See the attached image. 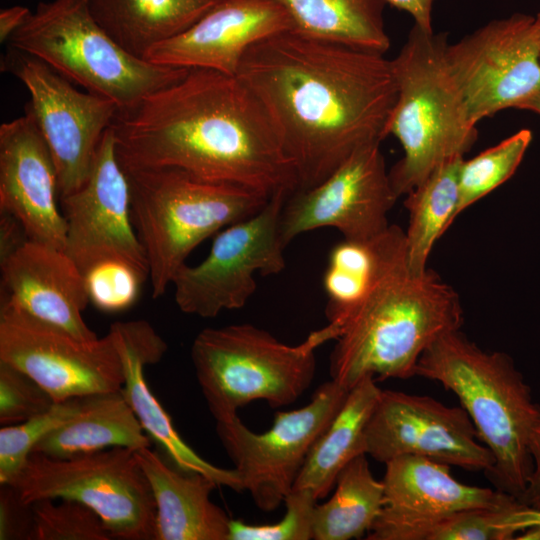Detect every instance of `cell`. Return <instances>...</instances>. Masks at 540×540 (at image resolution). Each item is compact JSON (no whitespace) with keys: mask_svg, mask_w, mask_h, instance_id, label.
I'll list each match as a JSON object with an SVG mask.
<instances>
[{"mask_svg":"<svg viewBox=\"0 0 540 540\" xmlns=\"http://www.w3.org/2000/svg\"><path fill=\"white\" fill-rule=\"evenodd\" d=\"M89 301L104 312L123 311L137 300L147 277L122 260H105L85 274Z\"/></svg>","mask_w":540,"mask_h":540,"instance_id":"35","label":"cell"},{"mask_svg":"<svg viewBox=\"0 0 540 540\" xmlns=\"http://www.w3.org/2000/svg\"><path fill=\"white\" fill-rule=\"evenodd\" d=\"M0 361L29 375L55 402L121 391L124 384L109 333L84 341L7 305L0 308Z\"/></svg>","mask_w":540,"mask_h":540,"instance_id":"13","label":"cell"},{"mask_svg":"<svg viewBox=\"0 0 540 540\" xmlns=\"http://www.w3.org/2000/svg\"><path fill=\"white\" fill-rule=\"evenodd\" d=\"M58 176L32 116L0 126V209L13 216L28 239L64 250L66 222L57 205Z\"/></svg>","mask_w":540,"mask_h":540,"instance_id":"20","label":"cell"},{"mask_svg":"<svg viewBox=\"0 0 540 540\" xmlns=\"http://www.w3.org/2000/svg\"><path fill=\"white\" fill-rule=\"evenodd\" d=\"M529 449L533 468L526 489L520 496L519 501L529 508L540 512V417L531 432Z\"/></svg>","mask_w":540,"mask_h":540,"instance_id":"39","label":"cell"},{"mask_svg":"<svg viewBox=\"0 0 540 540\" xmlns=\"http://www.w3.org/2000/svg\"><path fill=\"white\" fill-rule=\"evenodd\" d=\"M21 499H68L95 511L112 538L155 540L156 506L136 450L112 447L56 459L32 452L13 484Z\"/></svg>","mask_w":540,"mask_h":540,"instance_id":"9","label":"cell"},{"mask_svg":"<svg viewBox=\"0 0 540 540\" xmlns=\"http://www.w3.org/2000/svg\"><path fill=\"white\" fill-rule=\"evenodd\" d=\"M364 449L384 464L403 455L471 471L489 472L494 464L462 406L394 390H381L365 427Z\"/></svg>","mask_w":540,"mask_h":540,"instance_id":"16","label":"cell"},{"mask_svg":"<svg viewBox=\"0 0 540 540\" xmlns=\"http://www.w3.org/2000/svg\"><path fill=\"white\" fill-rule=\"evenodd\" d=\"M463 159L444 163L406 194L409 222L404 231L405 246L408 265L415 273L427 269L436 241L457 217L458 175Z\"/></svg>","mask_w":540,"mask_h":540,"instance_id":"29","label":"cell"},{"mask_svg":"<svg viewBox=\"0 0 540 540\" xmlns=\"http://www.w3.org/2000/svg\"><path fill=\"white\" fill-rule=\"evenodd\" d=\"M288 196L285 192L271 196L259 212L220 231L202 262L184 264L177 271L172 284L182 312L214 318L224 310L242 308L257 288L256 273L283 271L279 219Z\"/></svg>","mask_w":540,"mask_h":540,"instance_id":"11","label":"cell"},{"mask_svg":"<svg viewBox=\"0 0 540 540\" xmlns=\"http://www.w3.org/2000/svg\"><path fill=\"white\" fill-rule=\"evenodd\" d=\"M124 171L154 299L165 294L202 241L256 214L270 199L244 186L202 180L175 168Z\"/></svg>","mask_w":540,"mask_h":540,"instance_id":"6","label":"cell"},{"mask_svg":"<svg viewBox=\"0 0 540 540\" xmlns=\"http://www.w3.org/2000/svg\"><path fill=\"white\" fill-rule=\"evenodd\" d=\"M415 375L437 381L457 396L493 455L487 473L496 489L519 500L533 468L529 440L540 406L512 358L485 351L453 330L423 352Z\"/></svg>","mask_w":540,"mask_h":540,"instance_id":"4","label":"cell"},{"mask_svg":"<svg viewBox=\"0 0 540 540\" xmlns=\"http://www.w3.org/2000/svg\"><path fill=\"white\" fill-rule=\"evenodd\" d=\"M111 129L125 170L175 168L269 197L298 190L295 168L266 111L236 75L189 69L118 110Z\"/></svg>","mask_w":540,"mask_h":540,"instance_id":"2","label":"cell"},{"mask_svg":"<svg viewBox=\"0 0 540 540\" xmlns=\"http://www.w3.org/2000/svg\"><path fill=\"white\" fill-rule=\"evenodd\" d=\"M292 18L293 30L310 38L385 54L390 39L385 0H277Z\"/></svg>","mask_w":540,"mask_h":540,"instance_id":"27","label":"cell"},{"mask_svg":"<svg viewBox=\"0 0 540 540\" xmlns=\"http://www.w3.org/2000/svg\"><path fill=\"white\" fill-rule=\"evenodd\" d=\"M385 465L384 507L368 540H426L437 523L454 513L520 502L498 489L461 483L449 465L425 457L403 455Z\"/></svg>","mask_w":540,"mask_h":540,"instance_id":"18","label":"cell"},{"mask_svg":"<svg viewBox=\"0 0 540 540\" xmlns=\"http://www.w3.org/2000/svg\"><path fill=\"white\" fill-rule=\"evenodd\" d=\"M56 402L33 378L0 361V424L13 425L47 412Z\"/></svg>","mask_w":540,"mask_h":540,"instance_id":"37","label":"cell"},{"mask_svg":"<svg viewBox=\"0 0 540 540\" xmlns=\"http://www.w3.org/2000/svg\"><path fill=\"white\" fill-rule=\"evenodd\" d=\"M1 305L66 330L97 339L82 311L90 302L85 278L64 250L30 239L0 258Z\"/></svg>","mask_w":540,"mask_h":540,"instance_id":"21","label":"cell"},{"mask_svg":"<svg viewBox=\"0 0 540 540\" xmlns=\"http://www.w3.org/2000/svg\"><path fill=\"white\" fill-rule=\"evenodd\" d=\"M283 502L286 512L273 524L252 525L231 519L228 540L313 539V511L317 499L307 490H292Z\"/></svg>","mask_w":540,"mask_h":540,"instance_id":"36","label":"cell"},{"mask_svg":"<svg viewBox=\"0 0 540 540\" xmlns=\"http://www.w3.org/2000/svg\"><path fill=\"white\" fill-rule=\"evenodd\" d=\"M380 393L371 376L349 389L342 407L311 447L292 490H307L317 500L330 493L341 470L365 453L364 431Z\"/></svg>","mask_w":540,"mask_h":540,"instance_id":"25","label":"cell"},{"mask_svg":"<svg viewBox=\"0 0 540 540\" xmlns=\"http://www.w3.org/2000/svg\"><path fill=\"white\" fill-rule=\"evenodd\" d=\"M398 199L380 143L365 145L316 186L296 190L281 209L279 233L287 245L298 235L333 227L345 240L367 243L388 227Z\"/></svg>","mask_w":540,"mask_h":540,"instance_id":"15","label":"cell"},{"mask_svg":"<svg viewBox=\"0 0 540 540\" xmlns=\"http://www.w3.org/2000/svg\"><path fill=\"white\" fill-rule=\"evenodd\" d=\"M535 524H540V512L529 508L526 515V527L528 528Z\"/></svg>","mask_w":540,"mask_h":540,"instance_id":"44","label":"cell"},{"mask_svg":"<svg viewBox=\"0 0 540 540\" xmlns=\"http://www.w3.org/2000/svg\"><path fill=\"white\" fill-rule=\"evenodd\" d=\"M517 109L531 111L540 115V90L521 103Z\"/></svg>","mask_w":540,"mask_h":540,"instance_id":"42","label":"cell"},{"mask_svg":"<svg viewBox=\"0 0 540 540\" xmlns=\"http://www.w3.org/2000/svg\"><path fill=\"white\" fill-rule=\"evenodd\" d=\"M449 68L475 123L517 109L540 90V47L534 17L495 19L446 46Z\"/></svg>","mask_w":540,"mask_h":540,"instance_id":"14","label":"cell"},{"mask_svg":"<svg viewBox=\"0 0 540 540\" xmlns=\"http://www.w3.org/2000/svg\"><path fill=\"white\" fill-rule=\"evenodd\" d=\"M349 390L334 380L323 383L309 404L278 411L272 427L251 431L238 415L216 421V433L243 490L265 512L275 510L292 491L305 459L318 437L342 407Z\"/></svg>","mask_w":540,"mask_h":540,"instance_id":"10","label":"cell"},{"mask_svg":"<svg viewBox=\"0 0 540 540\" xmlns=\"http://www.w3.org/2000/svg\"><path fill=\"white\" fill-rule=\"evenodd\" d=\"M384 507V486L374 478L365 453L339 473L334 494L313 511V539L350 540L369 532Z\"/></svg>","mask_w":540,"mask_h":540,"instance_id":"28","label":"cell"},{"mask_svg":"<svg viewBox=\"0 0 540 540\" xmlns=\"http://www.w3.org/2000/svg\"><path fill=\"white\" fill-rule=\"evenodd\" d=\"M534 26H535L537 40L540 47V11L536 14V16H534Z\"/></svg>","mask_w":540,"mask_h":540,"instance_id":"45","label":"cell"},{"mask_svg":"<svg viewBox=\"0 0 540 540\" xmlns=\"http://www.w3.org/2000/svg\"><path fill=\"white\" fill-rule=\"evenodd\" d=\"M515 539H540V524L532 525L520 532Z\"/></svg>","mask_w":540,"mask_h":540,"instance_id":"43","label":"cell"},{"mask_svg":"<svg viewBox=\"0 0 540 540\" xmlns=\"http://www.w3.org/2000/svg\"><path fill=\"white\" fill-rule=\"evenodd\" d=\"M531 141V130L520 129L475 157L463 159L458 175L456 216L512 177Z\"/></svg>","mask_w":540,"mask_h":540,"instance_id":"30","label":"cell"},{"mask_svg":"<svg viewBox=\"0 0 540 540\" xmlns=\"http://www.w3.org/2000/svg\"><path fill=\"white\" fill-rule=\"evenodd\" d=\"M521 502L506 508H478L454 513L437 523L426 540H510L524 530Z\"/></svg>","mask_w":540,"mask_h":540,"instance_id":"33","label":"cell"},{"mask_svg":"<svg viewBox=\"0 0 540 540\" xmlns=\"http://www.w3.org/2000/svg\"><path fill=\"white\" fill-rule=\"evenodd\" d=\"M293 28L291 16L277 0H221L188 29L152 47L144 59L236 75L251 46Z\"/></svg>","mask_w":540,"mask_h":540,"instance_id":"19","label":"cell"},{"mask_svg":"<svg viewBox=\"0 0 540 540\" xmlns=\"http://www.w3.org/2000/svg\"><path fill=\"white\" fill-rule=\"evenodd\" d=\"M341 332L339 323L329 322L288 345L247 323L203 329L193 341L191 359L209 411L218 421L256 400L272 408L294 403L313 381L315 350Z\"/></svg>","mask_w":540,"mask_h":540,"instance_id":"7","label":"cell"},{"mask_svg":"<svg viewBox=\"0 0 540 540\" xmlns=\"http://www.w3.org/2000/svg\"><path fill=\"white\" fill-rule=\"evenodd\" d=\"M132 408L121 391L80 397L77 412L46 435L32 452L66 459L112 447H150Z\"/></svg>","mask_w":540,"mask_h":540,"instance_id":"24","label":"cell"},{"mask_svg":"<svg viewBox=\"0 0 540 540\" xmlns=\"http://www.w3.org/2000/svg\"><path fill=\"white\" fill-rule=\"evenodd\" d=\"M447 36L417 25L392 59L397 97L387 125L403 149L389 170L392 188L406 195L444 163L474 145L477 123L446 59Z\"/></svg>","mask_w":540,"mask_h":540,"instance_id":"5","label":"cell"},{"mask_svg":"<svg viewBox=\"0 0 540 540\" xmlns=\"http://www.w3.org/2000/svg\"><path fill=\"white\" fill-rule=\"evenodd\" d=\"M60 201L66 222L64 251L83 275L97 263L116 259L149 279L146 254L131 218L129 182L111 127L102 137L84 184Z\"/></svg>","mask_w":540,"mask_h":540,"instance_id":"17","label":"cell"},{"mask_svg":"<svg viewBox=\"0 0 540 540\" xmlns=\"http://www.w3.org/2000/svg\"><path fill=\"white\" fill-rule=\"evenodd\" d=\"M370 242L360 243L344 239L332 248L323 278L329 299L326 308L329 322L341 325L363 297L373 266Z\"/></svg>","mask_w":540,"mask_h":540,"instance_id":"31","label":"cell"},{"mask_svg":"<svg viewBox=\"0 0 540 540\" xmlns=\"http://www.w3.org/2000/svg\"><path fill=\"white\" fill-rule=\"evenodd\" d=\"M236 76L266 111L298 178H327L359 148L381 143L396 97L385 54L288 30L251 46Z\"/></svg>","mask_w":540,"mask_h":540,"instance_id":"1","label":"cell"},{"mask_svg":"<svg viewBox=\"0 0 540 540\" xmlns=\"http://www.w3.org/2000/svg\"><path fill=\"white\" fill-rule=\"evenodd\" d=\"M32 506V540L112 539L100 516L80 502L61 499L59 504H55L52 499H42Z\"/></svg>","mask_w":540,"mask_h":540,"instance_id":"34","label":"cell"},{"mask_svg":"<svg viewBox=\"0 0 540 540\" xmlns=\"http://www.w3.org/2000/svg\"><path fill=\"white\" fill-rule=\"evenodd\" d=\"M86 91L133 107L189 69L154 64L121 47L94 19L88 0L40 2L8 40Z\"/></svg>","mask_w":540,"mask_h":540,"instance_id":"8","label":"cell"},{"mask_svg":"<svg viewBox=\"0 0 540 540\" xmlns=\"http://www.w3.org/2000/svg\"><path fill=\"white\" fill-rule=\"evenodd\" d=\"M27 88L32 116L54 160L59 198L80 188L90 174L97 148L118 112L99 95L77 90L43 61L9 47L1 61Z\"/></svg>","mask_w":540,"mask_h":540,"instance_id":"12","label":"cell"},{"mask_svg":"<svg viewBox=\"0 0 540 540\" xmlns=\"http://www.w3.org/2000/svg\"><path fill=\"white\" fill-rule=\"evenodd\" d=\"M111 335L119 353L124 384L121 393L132 408L144 432L165 452L179 470L199 473L219 486L243 491L237 471L224 469L203 459L179 435L171 417L154 396L144 376L147 365L159 362L167 344L146 320L118 321L111 324Z\"/></svg>","mask_w":540,"mask_h":540,"instance_id":"22","label":"cell"},{"mask_svg":"<svg viewBox=\"0 0 540 540\" xmlns=\"http://www.w3.org/2000/svg\"><path fill=\"white\" fill-rule=\"evenodd\" d=\"M80 397L56 402L47 412L0 429V485L13 484L35 446L77 412Z\"/></svg>","mask_w":540,"mask_h":540,"instance_id":"32","label":"cell"},{"mask_svg":"<svg viewBox=\"0 0 540 540\" xmlns=\"http://www.w3.org/2000/svg\"><path fill=\"white\" fill-rule=\"evenodd\" d=\"M370 244V282L342 321L330 355L331 379L348 390L367 376L380 380L415 376L423 352L463 323L455 290L431 269L422 273L410 269L404 230L389 225Z\"/></svg>","mask_w":540,"mask_h":540,"instance_id":"3","label":"cell"},{"mask_svg":"<svg viewBox=\"0 0 540 540\" xmlns=\"http://www.w3.org/2000/svg\"><path fill=\"white\" fill-rule=\"evenodd\" d=\"M136 457L155 501V540H228L231 519L210 500L212 479L171 467L150 447Z\"/></svg>","mask_w":540,"mask_h":540,"instance_id":"23","label":"cell"},{"mask_svg":"<svg viewBox=\"0 0 540 540\" xmlns=\"http://www.w3.org/2000/svg\"><path fill=\"white\" fill-rule=\"evenodd\" d=\"M30 10L24 6H13L0 11V41H8L26 21Z\"/></svg>","mask_w":540,"mask_h":540,"instance_id":"41","label":"cell"},{"mask_svg":"<svg viewBox=\"0 0 540 540\" xmlns=\"http://www.w3.org/2000/svg\"><path fill=\"white\" fill-rule=\"evenodd\" d=\"M385 2L409 13L415 25L425 31H433L432 12L435 0H385Z\"/></svg>","mask_w":540,"mask_h":540,"instance_id":"40","label":"cell"},{"mask_svg":"<svg viewBox=\"0 0 540 540\" xmlns=\"http://www.w3.org/2000/svg\"><path fill=\"white\" fill-rule=\"evenodd\" d=\"M221 0H88L97 23L129 53L144 58L155 45L188 29Z\"/></svg>","mask_w":540,"mask_h":540,"instance_id":"26","label":"cell"},{"mask_svg":"<svg viewBox=\"0 0 540 540\" xmlns=\"http://www.w3.org/2000/svg\"><path fill=\"white\" fill-rule=\"evenodd\" d=\"M32 504L25 503L11 484L0 488V540H32Z\"/></svg>","mask_w":540,"mask_h":540,"instance_id":"38","label":"cell"}]
</instances>
